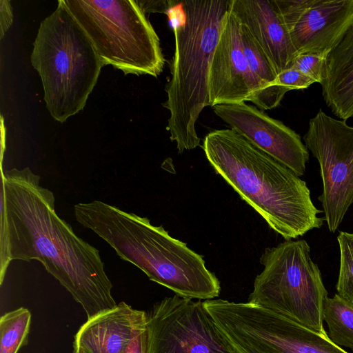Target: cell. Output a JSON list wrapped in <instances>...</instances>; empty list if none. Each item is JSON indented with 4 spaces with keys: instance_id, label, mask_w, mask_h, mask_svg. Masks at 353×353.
<instances>
[{
    "instance_id": "obj_23",
    "label": "cell",
    "mask_w": 353,
    "mask_h": 353,
    "mask_svg": "<svg viewBox=\"0 0 353 353\" xmlns=\"http://www.w3.org/2000/svg\"><path fill=\"white\" fill-rule=\"evenodd\" d=\"M13 21V13L10 1L0 0V39H3L5 34L10 28Z\"/></svg>"
},
{
    "instance_id": "obj_14",
    "label": "cell",
    "mask_w": 353,
    "mask_h": 353,
    "mask_svg": "<svg viewBox=\"0 0 353 353\" xmlns=\"http://www.w3.org/2000/svg\"><path fill=\"white\" fill-rule=\"evenodd\" d=\"M229 8L244 26L279 74L297 56L274 0H230Z\"/></svg>"
},
{
    "instance_id": "obj_12",
    "label": "cell",
    "mask_w": 353,
    "mask_h": 353,
    "mask_svg": "<svg viewBox=\"0 0 353 353\" xmlns=\"http://www.w3.org/2000/svg\"><path fill=\"white\" fill-rule=\"evenodd\" d=\"M210 105L250 101L255 84L244 54L241 24L230 10L223 19L209 68Z\"/></svg>"
},
{
    "instance_id": "obj_15",
    "label": "cell",
    "mask_w": 353,
    "mask_h": 353,
    "mask_svg": "<svg viewBox=\"0 0 353 353\" xmlns=\"http://www.w3.org/2000/svg\"><path fill=\"white\" fill-rule=\"evenodd\" d=\"M145 325L146 312L121 301L88 319L74 335V350L86 353H123Z\"/></svg>"
},
{
    "instance_id": "obj_22",
    "label": "cell",
    "mask_w": 353,
    "mask_h": 353,
    "mask_svg": "<svg viewBox=\"0 0 353 353\" xmlns=\"http://www.w3.org/2000/svg\"><path fill=\"white\" fill-rule=\"evenodd\" d=\"M314 83L316 82L312 79L292 68L283 71L277 76L278 85L283 86L288 91L306 89Z\"/></svg>"
},
{
    "instance_id": "obj_8",
    "label": "cell",
    "mask_w": 353,
    "mask_h": 353,
    "mask_svg": "<svg viewBox=\"0 0 353 353\" xmlns=\"http://www.w3.org/2000/svg\"><path fill=\"white\" fill-rule=\"evenodd\" d=\"M203 305L237 353H350L325 334L261 305L221 299Z\"/></svg>"
},
{
    "instance_id": "obj_3",
    "label": "cell",
    "mask_w": 353,
    "mask_h": 353,
    "mask_svg": "<svg viewBox=\"0 0 353 353\" xmlns=\"http://www.w3.org/2000/svg\"><path fill=\"white\" fill-rule=\"evenodd\" d=\"M76 220L107 242L123 260L175 293L192 299H214L220 282L203 256L172 237L162 225L101 201L74 206Z\"/></svg>"
},
{
    "instance_id": "obj_24",
    "label": "cell",
    "mask_w": 353,
    "mask_h": 353,
    "mask_svg": "<svg viewBox=\"0 0 353 353\" xmlns=\"http://www.w3.org/2000/svg\"><path fill=\"white\" fill-rule=\"evenodd\" d=\"M123 353H147L146 325L137 333Z\"/></svg>"
},
{
    "instance_id": "obj_19",
    "label": "cell",
    "mask_w": 353,
    "mask_h": 353,
    "mask_svg": "<svg viewBox=\"0 0 353 353\" xmlns=\"http://www.w3.org/2000/svg\"><path fill=\"white\" fill-rule=\"evenodd\" d=\"M31 313L19 307L5 313L0 319V353H17L28 343Z\"/></svg>"
},
{
    "instance_id": "obj_16",
    "label": "cell",
    "mask_w": 353,
    "mask_h": 353,
    "mask_svg": "<svg viewBox=\"0 0 353 353\" xmlns=\"http://www.w3.org/2000/svg\"><path fill=\"white\" fill-rule=\"evenodd\" d=\"M322 96L336 117H353V23L325 58Z\"/></svg>"
},
{
    "instance_id": "obj_25",
    "label": "cell",
    "mask_w": 353,
    "mask_h": 353,
    "mask_svg": "<svg viewBox=\"0 0 353 353\" xmlns=\"http://www.w3.org/2000/svg\"><path fill=\"white\" fill-rule=\"evenodd\" d=\"M143 11L146 12H161L168 14L175 1H137Z\"/></svg>"
},
{
    "instance_id": "obj_9",
    "label": "cell",
    "mask_w": 353,
    "mask_h": 353,
    "mask_svg": "<svg viewBox=\"0 0 353 353\" xmlns=\"http://www.w3.org/2000/svg\"><path fill=\"white\" fill-rule=\"evenodd\" d=\"M303 141L319 162L323 192L318 199L329 230L335 232L353 203V127L320 109Z\"/></svg>"
},
{
    "instance_id": "obj_1",
    "label": "cell",
    "mask_w": 353,
    "mask_h": 353,
    "mask_svg": "<svg viewBox=\"0 0 353 353\" xmlns=\"http://www.w3.org/2000/svg\"><path fill=\"white\" fill-rule=\"evenodd\" d=\"M53 192L30 168L1 170L0 284L13 260H37L72 296L88 319L117 304L99 251L55 211Z\"/></svg>"
},
{
    "instance_id": "obj_26",
    "label": "cell",
    "mask_w": 353,
    "mask_h": 353,
    "mask_svg": "<svg viewBox=\"0 0 353 353\" xmlns=\"http://www.w3.org/2000/svg\"><path fill=\"white\" fill-rule=\"evenodd\" d=\"M73 353H86L81 350H74Z\"/></svg>"
},
{
    "instance_id": "obj_11",
    "label": "cell",
    "mask_w": 353,
    "mask_h": 353,
    "mask_svg": "<svg viewBox=\"0 0 353 353\" xmlns=\"http://www.w3.org/2000/svg\"><path fill=\"white\" fill-rule=\"evenodd\" d=\"M213 110L230 129L298 176L304 174L309 161V150L300 135L282 121L245 102L216 105Z\"/></svg>"
},
{
    "instance_id": "obj_10",
    "label": "cell",
    "mask_w": 353,
    "mask_h": 353,
    "mask_svg": "<svg viewBox=\"0 0 353 353\" xmlns=\"http://www.w3.org/2000/svg\"><path fill=\"white\" fill-rule=\"evenodd\" d=\"M147 353H237L201 300L165 297L146 312Z\"/></svg>"
},
{
    "instance_id": "obj_5",
    "label": "cell",
    "mask_w": 353,
    "mask_h": 353,
    "mask_svg": "<svg viewBox=\"0 0 353 353\" xmlns=\"http://www.w3.org/2000/svg\"><path fill=\"white\" fill-rule=\"evenodd\" d=\"M40 24L31 63L51 116L63 123L82 110L104 64L92 41L61 0Z\"/></svg>"
},
{
    "instance_id": "obj_7",
    "label": "cell",
    "mask_w": 353,
    "mask_h": 353,
    "mask_svg": "<svg viewBox=\"0 0 353 353\" xmlns=\"http://www.w3.org/2000/svg\"><path fill=\"white\" fill-rule=\"evenodd\" d=\"M263 270L254 281L249 303L261 305L315 331L325 334L323 305L327 291L310 257L305 240H285L266 248Z\"/></svg>"
},
{
    "instance_id": "obj_17",
    "label": "cell",
    "mask_w": 353,
    "mask_h": 353,
    "mask_svg": "<svg viewBox=\"0 0 353 353\" xmlns=\"http://www.w3.org/2000/svg\"><path fill=\"white\" fill-rule=\"evenodd\" d=\"M241 39L244 54L255 84V92L250 101L263 111L275 108L288 90L278 85V74L273 65L243 25Z\"/></svg>"
},
{
    "instance_id": "obj_20",
    "label": "cell",
    "mask_w": 353,
    "mask_h": 353,
    "mask_svg": "<svg viewBox=\"0 0 353 353\" xmlns=\"http://www.w3.org/2000/svg\"><path fill=\"white\" fill-rule=\"evenodd\" d=\"M340 265L336 288L337 294L353 302V233L339 232Z\"/></svg>"
},
{
    "instance_id": "obj_4",
    "label": "cell",
    "mask_w": 353,
    "mask_h": 353,
    "mask_svg": "<svg viewBox=\"0 0 353 353\" xmlns=\"http://www.w3.org/2000/svg\"><path fill=\"white\" fill-rule=\"evenodd\" d=\"M230 0L181 3L183 20L174 26L175 50L163 106L170 117L167 130L179 153L200 145L196 123L210 105L208 73Z\"/></svg>"
},
{
    "instance_id": "obj_2",
    "label": "cell",
    "mask_w": 353,
    "mask_h": 353,
    "mask_svg": "<svg viewBox=\"0 0 353 353\" xmlns=\"http://www.w3.org/2000/svg\"><path fill=\"white\" fill-rule=\"evenodd\" d=\"M202 148L216 173L285 240L323 225L306 182L234 130L210 132Z\"/></svg>"
},
{
    "instance_id": "obj_21",
    "label": "cell",
    "mask_w": 353,
    "mask_h": 353,
    "mask_svg": "<svg viewBox=\"0 0 353 353\" xmlns=\"http://www.w3.org/2000/svg\"><path fill=\"white\" fill-rule=\"evenodd\" d=\"M326 55L319 53H301L293 60L292 68L312 79L316 83L323 81Z\"/></svg>"
},
{
    "instance_id": "obj_6",
    "label": "cell",
    "mask_w": 353,
    "mask_h": 353,
    "mask_svg": "<svg viewBox=\"0 0 353 353\" xmlns=\"http://www.w3.org/2000/svg\"><path fill=\"white\" fill-rule=\"evenodd\" d=\"M90 37L104 65L125 74L162 72L159 38L137 1L61 0Z\"/></svg>"
},
{
    "instance_id": "obj_13",
    "label": "cell",
    "mask_w": 353,
    "mask_h": 353,
    "mask_svg": "<svg viewBox=\"0 0 353 353\" xmlns=\"http://www.w3.org/2000/svg\"><path fill=\"white\" fill-rule=\"evenodd\" d=\"M352 23L353 0H313L288 32L298 54L327 56Z\"/></svg>"
},
{
    "instance_id": "obj_18",
    "label": "cell",
    "mask_w": 353,
    "mask_h": 353,
    "mask_svg": "<svg viewBox=\"0 0 353 353\" xmlns=\"http://www.w3.org/2000/svg\"><path fill=\"white\" fill-rule=\"evenodd\" d=\"M323 321L331 341L353 350V302L337 294L332 298L327 296L323 305Z\"/></svg>"
}]
</instances>
